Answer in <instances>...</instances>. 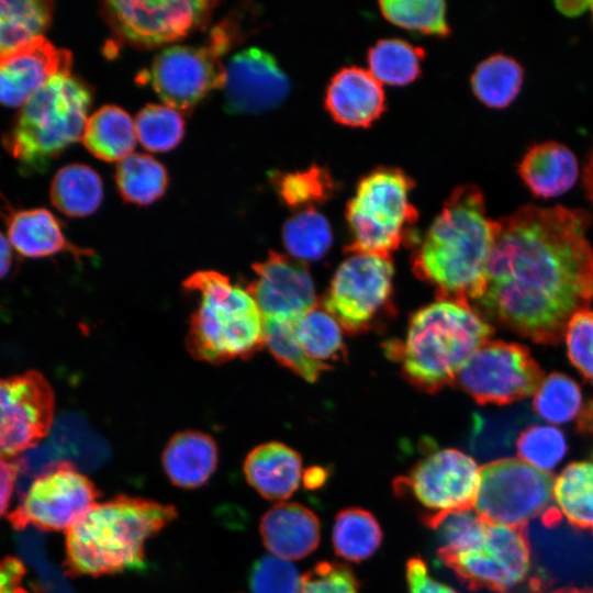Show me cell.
Returning <instances> with one entry per match:
<instances>
[{
	"label": "cell",
	"instance_id": "6da1fadb",
	"mask_svg": "<svg viewBox=\"0 0 593 593\" xmlns=\"http://www.w3.org/2000/svg\"><path fill=\"white\" fill-rule=\"evenodd\" d=\"M499 221L477 310L534 343L557 344L571 317L593 301L592 216L526 204Z\"/></svg>",
	"mask_w": 593,
	"mask_h": 593
},
{
	"label": "cell",
	"instance_id": "7a4b0ae2",
	"mask_svg": "<svg viewBox=\"0 0 593 593\" xmlns=\"http://www.w3.org/2000/svg\"><path fill=\"white\" fill-rule=\"evenodd\" d=\"M500 228V221L486 214L481 189L457 186L416 246L413 271L435 288L440 300L475 302L483 293Z\"/></svg>",
	"mask_w": 593,
	"mask_h": 593
},
{
	"label": "cell",
	"instance_id": "3957f363",
	"mask_svg": "<svg viewBox=\"0 0 593 593\" xmlns=\"http://www.w3.org/2000/svg\"><path fill=\"white\" fill-rule=\"evenodd\" d=\"M177 516L174 505L139 496L97 503L66 530L67 573L101 577L145 569L147 540Z\"/></svg>",
	"mask_w": 593,
	"mask_h": 593
},
{
	"label": "cell",
	"instance_id": "277c9868",
	"mask_svg": "<svg viewBox=\"0 0 593 593\" xmlns=\"http://www.w3.org/2000/svg\"><path fill=\"white\" fill-rule=\"evenodd\" d=\"M492 334V325L470 303L438 299L415 312L404 342L390 351L412 384L433 393L455 382Z\"/></svg>",
	"mask_w": 593,
	"mask_h": 593
},
{
	"label": "cell",
	"instance_id": "5b68a950",
	"mask_svg": "<svg viewBox=\"0 0 593 593\" xmlns=\"http://www.w3.org/2000/svg\"><path fill=\"white\" fill-rule=\"evenodd\" d=\"M92 90L71 74L49 79L22 107L2 145L24 174L43 172L51 161L81 139Z\"/></svg>",
	"mask_w": 593,
	"mask_h": 593
},
{
	"label": "cell",
	"instance_id": "8992f818",
	"mask_svg": "<svg viewBox=\"0 0 593 593\" xmlns=\"http://www.w3.org/2000/svg\"><path fill=\"white\" fill-rule=\"evenodd\" d=\"M183 286L199 294L187 336L195 359L223 363L247 359L262 348L264 318L247 289L212 270L192 273Z\"/></svg>",
	"mask_w": 593,
	"mask_h": 593
},
{
	"label": "cell",
	"instance_id": "52a82bcc",
	"mask_svg": "<svg viewBox=\"0 0 593 593\" xmlns=\"http://www.w3.org/2000/svg\"><path fill=\"white\" fill-rule=\"evenodd\" d=\"M415 181L398 167L381 166L365 175L346 204L350 235L347 253L390 257L412 239L418 211L410 197Z\"/></svg>",
	"mask_w": 593,
	"mask_h": 593
},
{
	"label": "cell",
	"instance_id": "ba28073f",
	"mask_svg": "<svg viewBox=\"0 0 593 593\" xmlns=\"http://www.w3.org/2000/svg\"><path fill=\"white\" fill-rule=\"evenodd\" d=\"M236 42V33L220 22L200 46L175 45L163 49L145 71V79L166 105L189 111L212 90L223 88L222 57Z\"/></svg>",
	"mask_w": 593,
	"mask_h": 593
},
{
	"label": "cell",
	"instance_id": "9c48e42d",
	"mask_svg": "<svg viewBox=\"0 0 593 593\" xmlns=\"http://www.w3.org/2000/svg\"><path fill=\"white\" fill-rule=\"evenodd\" d=\"M553 477L519 458L493 460L480 468L474 511L489 525L525 527L549 510Z\"/></svg>",
	"mask_w": 593,
	"mask_h": 593
},
{
	"label": "cell",
	"instance_id": "30bf717a",
	"mask_svg": "<svg viewBox=\"0 0 593 593\" xmlns=\"http://www.w3.org/2000/svg\"><path fill=\"white\" fill-rule=\"evenodd\" d=\"M480 468L460 450L439 449L419 460L406 475L393 481L399 497H410L422 508L429 527L443 516L474 507Z\"/></svg>",
	"mask_w": 593,
	"mask_h": 593
},
{
	"label": "cell",
	"instance_id": "8fae6325",
	"mask_svg": "<svg viewBox=\"0 0 593 593\" xmlns=\"http://www.w3.org/2000/svg\"><path fill=\"white\" fill-rule=\"evenodd\" d=\"M215 1H105L101 16L118 45L156 48L205 26Z\"/></svg>",
	"mask_w": 593,
	"mask_h": 593
},
{
	"label": "cell",
	"instance_id": "7c38bea8",
	"mask_svg": "<svg viewBox=\"0 0 593 593\" xmlns=\"http://www.w3.org/2000/svg\"><path fill=\"white\" fill-rule=\"evenodd\" d=\"M393 272L391 257L353 253L332 278L323 309L349 333L369 329L391 304Z\"/></svg>",
	"mask_w": 593,
	"mask_h": 593
},
{
	"label": "cell",
	"instance_id": "4fadbf2b",
	"mask_svg": "<svg viewBox=\"0 0 593 593\" xmlns=\"http://www.w3.org/2000/svg\"><path fill=\"white\" fill-rule=\"evenodd\" d=\"M544 371L524 345L488 340L467 360L455 382L479 404H510L534 394Z\"/></svg>",
	"mask_w": 593,
	"mask_h": 593
},
{
	"label": "cell",
	"instance_id": "5bb4252c",
	"mask_svg": "<svg viewBox=\"0 0 593 593\" xmlns=\"http://www.w3.org/2000/svg\"><path fill=\"white\" fill-rule=\"evenodd\" d=\"M440 561L471 590L511 593L529 575L532 560L525 527L489 525L484 541L460 552L437 550Z\"/></svg>",
	"mask_w": 593,
	"mask_h": 593
},
{
	"label": "cell",
	"instance_id": "9a60e30c",
	"mask_svg": "<svg viewBox=\"0 0 593 593\" xmlns=\"http://www.w3.org/2000/svg\"><path fill=\"white\" fill-rule=\"evenodd\" d=\"M100 496L94 483L68 461L44 469L30 484L21 504L8 516L15 528L67 530Z\"/></svg>",
	"mask_w": 593,
	"mask_h": 593
},
{
	"label": "cell",
	"instance_id": "2e32d148",
	"mask_svg": "<svg viewBox=\"0 0 593 593\" xmlns=\"http://www.w3.org/2000/svg\"><path fill=\"white\" fill-rule=\"evenodd\" d=\"M54 392L36 370L0 378V457H13L35 445L49 432Z\"/></svg>",
	"mask_w": 593,
	"mask_h": 593
},
{
	"label": "cell",
	"instance_id": "e0dca14e",
	"mask_svg": "<svg viewBox=\"0 0 593 593\" xmlns=\"http://www.w3.org/2000/svg\"><path fill=\"white\" fill-rule=\"evenodd\" d=\"M224 109L231 114H258L280 105L290 81L277 59L258 47L234 54L225 65Z\"/></svg>",
	"mask_w": 593,
	"mask_h": 593
},
{
	"label": "cell",
	"instance_id": "ac0fdd59",
	"mask_svg": "<svg viewBox=\"0 0 593 593\" xmlns=\"http://www.w3.org/2000/svg\"><path fill=\"white\" fill-rule=\"evenodd\" d=\"M255 279L246 288L266 317L296 320L317 305L304 261L277 251L253 265Z\"/></svg>",
	"mask_w": 593,
	"mask_h": 593
},
{
	"label": "cell",
	"instance_id": "d6986e66",
	"mask_svg": "<svg viewBox=\"0 0 593 593\" xmlns=\"http://www.w3.org/2000/svg\"><path fill=\"white\" fill-rule=\"evenodd\" d=\"M72 56L40 36L0 60V104L22 107L49 79L71 74Z\"/></svg>",
	"mask_w": 593,
	"mask_h": 593
},
{
	"label": "cell",
	"instance_id": "ffe728a7",
	"mask_svg": "<svg viewBox=\"0 0 593 593\" xmlns=\"http://www.w3.org/2000/svg\"><path fill=\"white\" fill-rule=\"evenodd\" d=\"M324 107L342 125L368 127L385 111V92L368 69L346 66L329 79Z\"/></svg>",
	"mask_w": 593,
	"mask_h": 593
},
{
	"label": "cell",
	"instance_id": "44dd1931",
	"mask_svg": "<svg viewBox=\"0 0 593 593\" xmlns=\"http://www.w3.org/2000/svg\"><path fill=\"white\" fill-rule=\"evenodd\" d=\"M317 516L299 503L281 502L261 517L259 533L267 550L284 560H298L314 551L321 538Z\"/></svg>",
	"mask_w": 593,
	"mask_h": 593
},
{
	"label": "cell",
	"instance_id": "7402d4cb",
	"mask_svg": "<svg viewBox=\"0 0 593 593\" xmlns=\"http://www.w3.org/2000/svg\"><path fill=\"white\" fill-rule=\"evenodd\" d=\"M517 172L530 193L542 199L568 192L580 174L574 153L556 141L533 144L523 155Z\"/></svg>",
	"mask_w": 593,
	"mask_h": 593
},
{
	"label": "cell",
	"instance_id": "603a6c76",
	"mask_svg": "<svg viewBox=\"0 0 593 593\" xmlns=\"http://www.w3.org/2000/svg\"><path fill=\"white\" fill-rule=\"evenodd\" d=\"M7 225L8 239L20 255L42 258L69 251L74 256H89L71 244L63 232L58 220L46 209L12 210L0 208Z\"/></svg>",
	"mask_w": 593,
	"mask_h": 593
},
{
	"label": "cell",
	"instance_id": "cb8c5ba5",
	"mask_svg": "<svg viewBox=\"0 0 593 593\" xmlns=\"http://www.w3.org/2000/svg\"><path fill=\"white\" fill-rule=\"evenodd\" d=\"M243 470L249 485L262 497L283 501L299 488L302 460L289 446L270 441L257 446L247 455Z\"/></svg>",
	"mask_w": 593,
	"mask_h": 593
},
{
	"label": "cell",
	"instance_id": "d4e9b609",
	"mask_svg": "<svg viewBox=\"0 0 593 593\" xmlns=\"http://www.w3.org/2000/svg\"><path fill=\"white\" fill-rule=\"evenodd\" d=\"M217 461L214 439L194 430L174 435L161 456L163 469L170 482L187 490L204 485L215 472Z\"/></svg>",
	"mask_w": 593,
	"mask_h": 593
},
{
	"label": "cell",
	"instance_id": "484cf974",
	"mask_svg": "<svg viewBox=\"0 0 593 593\" xmlns=\"http://www.w3.org/2000/svg\"><path fill=\"white\" fill-rule=\"evenodd\" d=\"M81 141L98 159L121 161L133 154L137 141L135 122L120 107L104 105L88 118Z\"/></svg>",
	"mask_w": 593,
	"mask_h": 593
},
{
	"label": "cell",
	"instance_id": "4316f807",
	"mask_svg": "<svg viewBox=\"0 0 593 593\" xmlns=\"http://www.w3.org/2000/svg\"><path fill=\"white\" fill-rule=\"evenodd\" d=\"M54 13L47 0H0V60L44 36Z\"/></svg>",
	"mask_w": 593,
	"mask_h": 593
},
{
	"label": "cell",
	"instance_id": "83f0119b",
	"mask_svg": "<svg viewBox=\"0 0 593 593\" xmlns=\"http://www.w3.org/2000/svg\"><path fill=\"white\" fill-rule=\"evenodd\" d=\"M524 68L514 57L495 53L477 65L470 83L473 94L484 105L504 109L519 94Z\"/></svg>",
	"mask_w": 593,
	"mask_h": 593
},
{
	"label": "cell",
	"instance_id": "f1b7e54d",
	"mask_svg": "<svg viewBox=\"0 0 593 593\" xmlns=\"http://www.w3.org/2000/svg\"><path fill=\"white\" fill-rule=\"evenodd\" d=\"M103 198V184L98 172L83 164L60 168L51 186L53 205L71 217H82L98 210Z\"/></svg>",
	"mask_w": 593,
	"mask_h": 593
},
{
	"label": "cell",
	"instance_id": "f546056e",
	"mask_svg": "<svg viewBox=\"0 0 593 593\" xmlns=\"http://www.w3.org/2000/svg\"><path fill=\"white\" fill-rule=\"evenodd\" d=\"M553 501L571 526L593 534V460L571 462L559 473Z\"/></svg>",
	"mask_w": 593,
	"mask_h": 593
},
{
	"label": "cell",
	"instance_id": "4dcf8cb0",
	"mask_svg": "<svg viewBox=\"0 0 593 593\" xmlns=\"http://www.w3.org/2000/svg\"><path fill=\"white\" fill-rule=\"evenodd\" d=\"M425 49L403 38L377 41L367 53L369 71L381 83L406 86L422 74Z\"/></svg>",
	"mask_w": 593,
	"mask_h": 593
},
{
	"label": "cell",
	"instance_id": "1f68e13d",
	"mask_svg": "<svg viewBox=\"0 0 593 593\" xmlns=\"http://www.w3.org/2000/svg\"><path fill=\"white\" fill-rule=\"evenodd\" d=\"M332 541L338 557L360 562L378 550L382 541V530L372 513L359 507H348L338 512L335 517Z\"/></svg>",
	"mask_w": 593,
	"mask_h": 593
},
{
	"label": "cell",
	"instance_id": "d6a6232c",
	"mask_svg": "<svg viewBox=\"0 0 593 593\" xmlns=\"http://www.w3.org/2000/svg\"><path fill=\"white\" fill-rule=\"evenodd\" d=\"M115 182L124 201L148 205L164 195L168 187L165 166L145 154H131L116 168Z\"/></svg>",
	"mask_w": 593,
	"mask_h": 593
},
{
	"label": "cell",
	"instance_id": "836d02e7",
	"mask_svg": "<svg viewBox=\"0 0 593 593\" xmlns=\"http://www.w3.org/2000/svg\"><path fill=\"white\" fill-rule=\"evenodd\" d=\"M270 180L281 202L299 210L327 202L337 188L328 168L315 164L302 170L275 171Z\"/></svg>",
	"mask_w": 593,
	"mask_h": 593
},
{
	"label": "cell",
	"instance_id": "e575fe53",
	"mask_svg": "<svg viewBox=\"0 0 593 593\" xmlns=\"http://www.w3.org/2000/svg\"><path fill=\"white\" fill-rule=\"evenodd\" d=\"M282 242L291 257L318 260L333 244V232L325 215L315 208L298 210L283 224Z\"/></svg>",
	"mask_w": 593,
	"mask_h": 593
},
{
	"label": "cell",
	"instance_id": "d590c367",
	"mask_svg": "<svg viewBox=\"0 0 593 593\" xmlns=\"http://www.w3.org/2000/svg\"><path fill=\"white\" fill-rule=\"evenodd\" d=\"M294 333L311 359L326 363L344 353L342 326L323 307L315 306L294 321Z\"/></svg>",
	"mask_w": 593,
	"mask_h": 593
},
{
	"label": "cell",
	"instance_id": "8d00e7d4",
	"mask_svg": "<svg viewBox=\"0 0 593 593\" xmlns=\"http://www.w3.org/2000/svg\"><path fill=\"white\" fill-rule=\"evenodd\" d=\"M294 321L264 318V342L278 362L304 380L314 382L323 371L329 369V365L307 357L295 337Z\"/></svg>",
	"mask_w": 593,
	"mask_h": 593
},
{
	"label": "cell",
	"instance_id": "74e56055",
	"mask_svg": "<svg viewBox=\"0 0 593 593\" xmlns=\"http://www.w3.org/2000/svg\"><path fill=\"white\" fill-rule=\"evenodd\" d=\"M378 4L382 15L399 27L439 37L450 35L445 1L383 0Z\"/></svg>",
	"mask_w": 593,
	"mask_h": 593
},
{
	"label": "cell",
	"instance_id": "f35d334b",
	"mask_svg": "<svg viewBox=\"0 0 593 593\" xmlns=\"http://www.w3.org/2000/svg\"><path fill=\"white\" fill-rule=\"evenodd\" d=\"M584 402L579 384L561 372L545 377L533 399V410L551 424H564L578 418Z\"/></svg>",
	"mask_w": 593,
	"mask_h": 593
},
{
	"label": "cell",
	"instance_id": "ab89813d",
	"mask_svg": "<svg viewBox=\"0 0 593 593\" xmlns=\"http://www.w3.org/2000/svg\"><path fill=\"white\" fill-rule=\"evenodd\" d=\"M137 139L154 153L175 148L184 135V120L180 111L163 104H147L136 115Z\"/></svg>",
	"mask_w": 593,
	"mask_h": 593
},
{
	"label": "cell",
	"instance_id": "60d3db41",
	"mask_svg": "<svg viewBox=\"0 0 593 593\" xmlns=\"http://www.w3.org/2000/svg\"><path fill=\"white\" fill-rule=\"evenodd\" d=\"M516 451L521 460L549 472L564 457L567 441L563 433L551 425H530L516 438Z\"/></svg>",
	"mask_w": 593,
	"mask_h": 593
},
{
	"label": "cell",
	"instance_id": "b9f144b4",
	"mask_svg": "<svg viewBox=\"0 0 593 593\" xmlns=\"http://www.w3.org/2000/svg\"><path fill=\"white\" fill-rule=\"evenodd\" d=\"M428 528L437 534L440 542L438 550L460 552L473 549L484 541L488 524L475 511L468 510L447 514Z\"/></svg>",
	"mask_w": 593,
	"mask_h": 593
},
{
	"label": "cell",
	"instance_id": "7bdbcfd3",
	"mask_svg": "<svg viewBox=\"0 0 593 593\" xmlns=\"http://www.w3.org/2000/svg\"><path fill=\"white\" fill-rule=\"evenodd\" d=\"M249 588L253 593H300L301 577L288 560L266 555L253 564Z\"/></svg>",
	"mask_w": 593,
	"mask_h": 593
},
{
	"label": "cell",
	"instance_id": "ee69618b",
	"mask_svg": "<svg viewBox=\"0 0 593 593\" xmlns=\"http://www.w3.org/2000/svg\"><path fill=\"white\" fill-rule=\"evenodd\" d=\"M563 337L571 363L593 383V311L586 309L574 314Z\"/></svg>",
	"mask_w": 593,
	"mask_h": 593
},
{
	"label": "cell",
	"instance_id": "f6af8a7d",
	"mask_svg": "<svg viewBox=\"0 0 593 593\" xmlns=\"http://www.w3.org/2000/svg\"><path fill=\"white\" fill-rule=\"evenodd\" d=\"M359 588L350 567L322 561L301 577L300 593H358Z\"/></svg>",
	"mask_w": 593,
	"mask_h": 593
},
{
	"label": "cell",
	"instance_id": "bcb514c9",
	"mask_svg": "<svg viewBox=\"0 0 593 593\" xmlns=\"http://www.w3.org/2000/svg\"><path fill=\"white\" fill-rule=\"evenodd\" d=\"M406 582L409 593H458L447 584L434 579L427 564L419 557H413L406 562Z\"/></svg>",
	"mask_w": 593,
	"mask_h": 593
},
{
	"label": "cell",
	"instance_id": "7dc6e473",
	"mask_svg": "<svg viewBox=\"0 0 593 593\" xmlns=\"http://www.w3.org/2000/svg\"><path fill=\"white\" fill-rule=\"evenodd\" d=\"M25 572L23 562L15 557L0 560V593H30L22 585Z\"/></svg>",
	"mask_w": 593,
	"mask_h": 593
},
{
	"label": "cell",
	"instance_id": "c3c4849f",
	"mask_svg": "<svg viewBox=\"0 0 593 593\" xmlns=\"http://www.w3.org/2000/svg\"><path fill=\"white\" fill-rule=\"evenodd\" d=\"M16 479L13 462L9 463L0 457V516L5 512L10 503Z\"/></svg>",
	"mask_w": 593,
	"mask_h": 593
},
{
	"label": "cell",
	"instance_id": "681fc988",
	"mask_svg": "<svg viewBox=\"0 0 593 593\" xmlns=\"http://www.w3.org/2000/svg\"><path fill=\"white\" fill-rule=\"evenodd\" d=\"M13 266V250L12 246L8 239L0 232V279L7 277Z\"/></svg>",
	"mask_w": 593,
	"mask_h": 593
},
{
	"label": "cell",
	"instance_id": "f907efd6",
	"mask_svg": "<svg viewBox=\"0 0 593 593\" xmlns=\"http://www.w3.org/2000/svg\"><path fill=\"white\" fill-rule=\"evenodd\" d=\"M555 7L563 15L574 18L589 10V1H556Z\"/></svg>",
	"mask_w": 593,
	"mask_h": 593
},
{
	"label": "cell",
	"instance_id": "816d5d0a",
	"mask_svg": "<svg viewBox=\"0 0 593 593\" xmlns=\"http://www.w3.org/2000/svg\"><path fill=\"white\" fill-rule=\"evenodd\" d=\"M577 419V427L579 432L593 433V400L584 403L583 409Z\"/></svg>",
	"mask_w": 593,
	"mask_h": 593
},
{
	"label": "cell",
	"instance_id": "f5cc1de1",
	"mask_svg": "<svg viewBox=\"0 0 593 593\" xmlns=\"http://www.w3.org/2000/svg\"><path fill=\"white\" fill-rule=\"evenodd\" d=\"M327 472L320 467L310 468L303 474V482L307 489L320 488L326 480Z\"/></svg>",
	"mask_w": 593,
	"mask_h": 593
},
{
	"label": "cell",
	"instance_id": "db71d44e",
	"mask_svg": "<svg viewBox=\"0 0 593 593\" xmlns=\"http://www.w3.org/2000/svg\"><path fill=\"white\" fill-rule=\"evenodd\" d=\"M583 184L586 197L593 206V147L590 150L584 164Z\"/></svg>",
	"mask_w": 593,
	"mask_h": 593
},
{
	"label": "cell",
	"instance_id": "11a10c76",
	"mask_svg": "<svg viewBox=\"0 0 593 593\" xmlns=\"http://www.w3.org/2000/svg\"><path fill=\"white\" fill-rule=\"evenodd\" d=\"M550 593H593L590 588H562Z\"/></svg>",
	"mask_w": 593,
	"mask_h": 593
},
{
	"label": "cell",
	"instance_id": "9f6ffc18",
	"mask_svg": "<svg viewBox=\"0 0 593 593\" xmlns=\"http://www.w3.org/2000/svg\"><path fill=\"white\" fill-rule=\"evenodd\" d=\"M589 10L591 11L593 22V1H589Z\"/></svg>",
	"mask_w": 593,
	"mask_h": 593
}]
</instances>
